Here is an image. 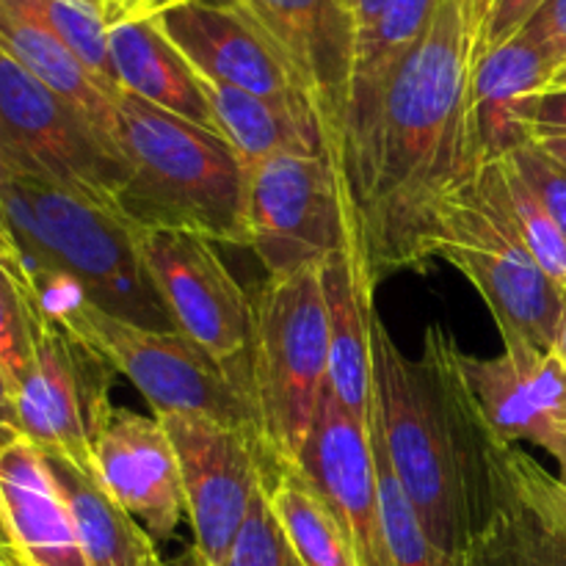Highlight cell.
<instances>
[{
  "mask_svg": "<svg viewBox=\"0 0 566 566\" xmlns=\"http://www.w3.org/2000/svg\"><path fill=\"white\" fill-rule=\"evenodd\" d=\"M475 50L459 0H442L423 42L387 94L368 175L357 191L374 276L420 269L429 227L448 191L484 160L470 114Z\"/></svg>",
  "mask_w": 566,
  "mask_h": 566,
  "instance_id": "cell-1",
  "label": "cell"
},
{
  "mask_svg": "<svg viewBox=\"0 0 566 566\" xmlns=\"http://www.w3.org/2000/svg\"><path fill=\"white\" fill-rule=\"evenodd\" d=\"M459 352L457 337L431 324L423 357L409 359L370 304L374 412L392 468L431 542L464 566L490 517V431L464 385Z\"/></svg>",
  "mask_w": 566,
  "mask_h": 566,
  "instance_id": "cell-2",
  "label": "cell"
},
{
  "mask_svg": "<svg viewBox=\"0 0 566 566\" xmlns=\"http://www.w3.org/2000/svg\"><path fill=\"white\" fill-rule=\"evenodd\" d=\"M116 153L125 186L116 205L136 227H180L241 247L247 166L213 130L136 94L116 97Z\"/></svg>",
  "mask_w": 566,
  "mask_h": 566,
  "instance_id": "cell-3",
  "label": "cell"
},
{
  "mask_svg": "<svg viewBox=\"0 0 566 566\" xmlns=\"http://www.w3.org/2000/svg\"><path fill=\"white\" fill-rule=\"evenodd\" d=\"M0 221L33 263L72 276L99 310L175 329L142 263L138 227L116 202L0 171Z\"/></svg>",
  "mask_w": 566,
  "mask_h": 566,
  "instance_id": "cell-4",
  "label": "cell"
},
{
  "mask_svg": "<svg viewBox=\"0 0 566 566\" xmlns=\"http://www.w3.org/2000/svg\"><path fill=\"white\" fill-rule=\"evenodd\" d=\"M429 258L448 260L479 291L503 346L556 352L566 293L520 235L501 160L481 164L437 205Z\"/></svg>",
  "mask_w": 566,
  "mask_h": 566,
  "instance_id": "cell-5",
  "label": "cell"
},
{
  "mask_svg": "<svg viewBox=\"0 0 566 566\" xmlns=\"http://www.w3.org/2000/svg\"><path fill=\"white\" fill-rule=\"evenodd\" d=\"M324 265L269 276L254 298L252 396L274 479L296 468L329 390Z\"/></svg>",
  "mask_w": 566,
  "mask_h": 566,
  "instance_id": "cell-6",
  "label": "cell"
},
{
  "mask_svg": "<svg viewBox=\"0 0 566 566\" xmlns=\"http://www.w3.org/2000/svg\"><path fill=\"white\" fill-rule=\"evenodd\" d=\"M50 321L94 348L116 374L127 376L158 418L213 420L260 440L252 387L177 329H147L116 318L86 293Z\"/></svg>",
  "mask_w": 566,
  "mask_h": 566,
  "instance_id": "cell-7",
  "label": "cell"
},
{
  "mask_svg": "<svg viewBox=\"0 0 566 566\" xmlns=\"http://www.w3.org/2000/svg\"><path fill=\"white\" fill-rule=\"evenodd\" d=\"M243 241L269 276L324 265L363 243L348 171L329 155H274L247 166Z\"/></svg>",
  "mask_w": 566,
  "mask_h": 566,
  "instance_id": "cell-8",
  "label": "cell"
},
{
  "mask_svg": "<svg viewBox=\"0 0 566 566\" xmlns=\"http://www.w3.org/2000/svg\"><path fill=\"white\" fill-rule=\"evenodd\" d=\"M142 263L180 335L252 387L254 302L213 238L180 227H138Z\"/></svg>",
  "mask_w": 566,
  "mask_h": 566,
  "instance_id": "cell-9",
  "label": "cell"
},
{
  "mask_svg": "<svg viewBox=\"0 0 566 566\" xmlns=\"http://www.w3.org/2000/svg\"><path fill=\"white\" fill-rule=\"evenodd\" d=\"M0 171L116 202L125 166L70 103L0 50Z\"/></svg>",
  "mask_w": 566,
  "mask_h": 566,
  "instance_id": "cell-10",
  "label": "cell"
},
{
  "mask_svg": "<svg viewBox=\"0 0 566 566\" xmlns=\"http://www.w3.org/2000/svg\"><path fill=\"white\" fill-rule=\"evenodd\" d=\"M111 365L44 315L33 335V365L14 392L25 440L92 464V448L111 412Z\"/></svg>",
  "mask_w": 566,
  "mask_h": 566,
  "instance_id": "cell-11",
  "label": "cell"
},
{
  "mask_svg": "<svg viewBox=\"0 0 566 566\" xmlns=\"http://www.w3.org/2000/svg\"><path fill=\"white\" fill-rule=\"evenodd\" d=\"M160 420L180 464L193 545L210 566H219L247 520L254 492L274 481V470L260 440L247 431L175 415Z\"/></svg>",
  "mask_w": 566,
  "mask_h": 566,
  "instance_id": "cell-12",
  "label": "cell"
},
{
  "mask_svg": "<svg viewBox=\"0 0 566 566\" xmlns=\"http://www.w3.org/2000/svg\"><path fill=\"white\" fill-rule=\"evenodd\" d=\"M490 431V429H486ZM490 517L464 566H566V481L486 434Z\"/></svg>",
  "mask_w": 566,
  "mask_h": 566,
  "instance_id": "cell-13",
  "label": "cell"
},
{
  "mask_svg": "<svg viewBox=\"0 0 566 566\" xmlns=\"http://www.w3.org/2000/svg\"><path fill=\"white\" fill-rule=\"evenodd\" d=\"M285 59L346 166V111L357 28L346 0H235ZM348 171V169H346Z\"/></svg>",
  "mask_w": 566,
  "mask_h": 566,
  "instance_id": "cell-14",
  "label": "cell"
},
{
  "mask_svg": "<svg viewBox=\"0 0 566 566\" xmlns=\"http://www.w3.org/2000/svg\"><path fill=\"white\" fill-rule=\"evenodd\" d=\"M464 385L495 440L539 448L566 481V365L556 352L503 346L497 357L459 352Z\"/></svg>",
  "mask_w": 566,
  "mask_h": 566,
  "instance_id": "cell-15",
  "label": "cell"
},
{
  "mask_svg": "<svg viewBox=\"0 0 566 566\" xmlns=\"http://www.w3.org/2000/svg\"><path fill=\"white\" fill-rule=\"evenodd\" d=\"M368 426L354 418L335 392L326 390L296 468L337 514L359 566H396L381 520Z\"/></svg>",
  "mask_w": 566,
  "mask_h": 566,
  "instance_id": "cell-16",
  "label": "cell"
},
{
  "mask_svg": "<svg viewBox=\"0 0 566 566\" xmlns=\"http://www.w3.org/2000/svg\"><path fill=\"white\" fill-rule=\"evenodd\" d=\"M155 22L202 77L260 97L310 103L285 59L235 0H188Z\"/></svg>",
  "mask_w": 566,
  "mask_h": 566,
  "instance_id": "cell-17",
  "label": "cell"
},
{
  "mask_svg": "<svg viewBox=\"0 0 566 566\" xmlns=\"http://www.w3.org/2000/svg\"><path fill=\"white\" fill-rule=\"evenodd\" d=\"M92 468L155 542L175 539L186 501L175 446L158 415L114 409L94 440Z\"/></svg>",
  "mask_w": 566,
  "mask_h": 566,
  "instance_id": "cell-18",
  "label": "cell"
},
{
  "mask_svg": "<svg viewBox=\"0 0 566 566\" xmlns=\"http://www.w3.org/2000/svg\"><path fill=\"white\" fill-rule=\"evenodd\" d=\"M0 556L6 566H88L44 453L25 437L0 448Z\"/></svg>",
  "mask_w": 566,
  "mask_h": 566,
  "instance_id": "cell-19",
  "label": "cell"
},
{
  "mask_svg": "<svg viewBox=\"0 0 566 566\" xmlns=\"http://www.w3.org/2000/svg\"><path fill=\"white\" fill-rule=\"evenodd\" d=\"M442 0H390L379 20L357 36L346 111V169L354 202L368 175L374 138L392 81L423 42Z\"/></svg>",
  "mask_w": 566,
  "mask_h": 566,
  "instance_id": "cell-20",
  "label": "cell"
},
{
  "mask_svg": "<svg viewBox=\"0 0 566 566\" xmlns=\"http://www.w3.org/2000/svg\"><path fill=\"white\" fill-rule=\"evenodd\" d=\"M321 276L329 315V390L354 418L368 426L374 415L370 304L376 276L365 243L332 254Z\"/></svg>",
  "mask_w": 566,
  "mask_h": 566,
  "instance_id": "cell-21",
  "label": "cell"
},
{
  "mask_svg": "<svg viewBox=\"0 0 566 566\" xmlns=\"http://www.w3.org/2000/svg\"><path fill=\"white\" fill-rule=\"evenodd\" d=\"M556 70V61L525 36H514L512 42L490 50L475 64L470 114L484 164L503 160L514 149L534 142L528 105L551 86Z\"/></svg>",
  "mask_w": 566,
  "mask_h": 566,
  "instance_id": "cell-22",
  "label": "cell"
},
{
  "mask_svg": "<svg viewBox=\"0 0 566 566\" xmlns=\"http://www.w3.org/2000/svg\"><path fill=\"white\" fill-rule=\"evenodd\" d=\"M199 81L213 111L216 133L235 149L243 166L274 155H329L343 166L324 119L304 99L260 97L202 75Z\"/></svg>",
  "mask_w": 566,
  "mask_h": 566,
  "instance_id": "cell-23",
  "label": "cell"
},
{
  "mask_svg": "<svg viewBox=\"0 0 566 566\" xmlns=\"http://www.w3.org/2000/svg\"><path fill=\"white\" fill-rule=\"evenodd\" d=\"M108 50L122 92L216 133L199 72L164 36L158 22H116L108 28Z\"/></svg>",
  "mask_w": 566,
  "mask_h": 566,
  "instance_id": "cell-24",
  "label": "cell"
},
{
  "mask_svg": "<svg viewBox=\"0 0 566 566\" xmlns=\"http://www.w3.org/2000/svg\"><path fill=\"white\" fill-rule=\"evenodd\" d=\"M42 453L70 509L88 566H164L155 547L158 542L105 490L92 464L55 451Z\"/></svg>",
  "mask_w": 566,
  "mask_h": 566,
  "instance_id": "cell-25",
  "label": "cell"
},
{
  "mask_svg": "<svg viewBox=\"0 0 566 566\" xmlns=\"http://www.w3.org/2000/svg\"><path fill=\"white\" fill-rule=\"evenodd\" d=\"M0 50H6L17 64L25 66L50 92L70 103L92 125V130L103 138L105 147L119 158L114 142L116 99L94 81L92 72L77 61V55L53 31H48L36 17L25 14L6 0H0Z\"/></svg>",
  "mask_w": 566,
  "mask_h": 566,
  "instance_id": "cell-26",
  "label": "cell"
},
{
  "mask_svg": "<svg viewBox=\"0 0 566 566\" xmlns=\"http://www.w3.org/2000/svg\"><path fill=\"white\" fill-rule=\"evenodd\" d=\"M269 497L304 566H359L340 520L302 470H280L269 484Z\"/></svg>",
  "mask_w": 566,
  "mask_h": 566,
  "instance_id": "cell-27",
  "label": "cell"
},
{
  "mask_svg": "<svg viewBox=\"0 0 566 566\" xmlns=\"http://www.w3.org/2000/svg\"><path fill=\"white\" fill-rule=\"evenodd\" d=\"M42 318V304H39L20 243L3 224V232H0V368L9 376L14 392L31 374L33 335Z\"/></svg>",
  "mask_w": 566,
  "mask_h": 566,
  "instance_id": "cell-28",
  "label": "cell"
},
{
  "mask_svg": "<svg viewBox=\"0 0 566 566\" xmlns=\"http://www.w3.org/2000/svg\"><path fill=\"white\" fill-rule=\"evenodd\" d=\"M6 3L36 17L48 31H53L77 55V61L92 72L94 81L111 97H119L122 88L108 50L105 0H6Z\"/></svg>",
  "mask_w": 566,
  "mask_h": 566,
  "instance_id": "cell-29",
  "label": "cell"
},
{
  "mask_svg": "<svg viewBox=\"0 0 566 566\" xmlns=\"http://www.w3.org/2000/svg\"><path fill=\"white\" fill-rule=\"evenodd\" d=\"M501 166L520 235L528 243L531 254L545 269V274L566 293V238L562 227L556 224L551 210L536 197L534 188L525 182V177L509 160H501Z\"/></svg>",
  "mask_w": 566,
  "mask_h": 566,
  "instance_id": "cell-30",
  "label": "cell"
},
{
  "mask_svg": "<svg viewBox=\"0 0 566 566\" xmlns=\"http://www.w3.org/2000/svg\"><path fill=\"white\" fill-rule=\"evenodd\" d=\"M219 566H304L271 509L265 484L254 492L247 520Z\"/></svg>",
  "mask_w": 566,
  "mask_h": 566,
  "instance_id": "cell-31",
  "label": "cell"
},
{
  "mask_svg": "<svg viewBox=\"0 0 566 566\" xmlns=\"http://www.w3.org/2000/svg\"><path fill=\"white\" fill-rule=\"evenodd\" d=\"M503 160H509V164L525 177V182L534 188L536 197L542 199V205L551 210V216L556 219V224L562 227L566 238V166L553 160L551 155H547L545 149L536 147L534 142L514 149V153L506 155Z\"/></svg>",
  "mask_w": 566,
  "mask_h": 566,
  "instance_id": "cell-32",
  "label": "cell"
},
{
  "mask_svg": "<svg viewBox=\"0 0 566 566\" xmlns=\"http://www.w3.org/2000/svg\"><path fill=\"white\" fill-rule=\"evenodd\" d=\"M545 3L547 0H495L490 20H486L484 36H481L479 61L484 59L490 50L512 42V39L528 25L531 17H534Z\"/></svg>",
  "mask_w": 566,
  "mask_h": 566,
  "instance_id": "cell-33",
  "label": "cell"
},
{
  "mask_svg": "<svg viewBox=\"0 0 566 566\" xmlns=\"http://www.w3.org/2000/svg\"><path fill=\"white\" fill-rule=\"evenodd\" d=\"M517 36L545 50L558 66L566 64V0H547Z\"/></svg>",
  "mask_w": 566,
  "mask_h": 566,
  "instance_id": "cell-34",
  "label": "cell"
},
{
  "mask_svg": "<svg viewBox=\"0 0 566 566\" xmlns=\"http://www.w3.org/2000/svg\"><path fill=\"white\" fill-rule=\"evenodd\" d=\"M528 125L539 133H566V88H545L528 105Z\"/></svg>",
  "mask_w": 566,
  "mask_h": 566,
  "instance_id": "cell-35",
  "label": "cell"
},
{
  "mask_svg": "<svg viewBox=\"0 0 566 566\" xmlns=\"http://www.w3.org/2000/svg\"><path fill=\"white\" fill-rule=\"evenodd\" d=\"M188 3V0H116L105 9L108 17V28L116 22H136V20H155L164 11L175 9V6Z\"/></svg>",
  "mask_w": 566,
  "mask_h": 566,
  "instance_id": "cell-36",
  "label": "cell"
},
{
  "mask_svg": "<svg viewBox=\"0 0 566 566\" xmlns=\"http://www.w3.org/2000/svg\"><path fill=\"white\" fill-rule=\"evenodd\" d=\"M20 418H17V403H14V390H11V381L6 376V370L0 368V448H6L9 442L20 440Z\"/></svg>",
  "mask_w": 566,
  "mask_h": 566,
  "instance_id": "cell-37",
  "label": "cell"
},
{
  "mask_svg": "<svg viewBox=\"0 0 566 566\" xmlns=\"http://www.w3.org/2000/svg\"><path fill=\"white\" fill-rule=\"evenodd\" d=\"M462 6L464 22H468L470 39H473V50H475V64H479V48H481V36H484L486 20L492 14V6L495 0H459Z\"/></svg>",
  "mask_w": 566,
  "mask_h": 566,
  "instance_id": "cell-38",
  "label": "cell"
},
{
  "mask_svg": "<svg viewBox=\"0 0 566 566\" xmlns=\"http://www.w3.org/2000/svg\"><path fill=\"white\" fill-rule=\"evenodd\" d=\"M387 6H390V0H348V9H352L357 36L368 31V28L379 20L381 11H385Z\"/></svg>",
  "mask_w": 566,
  "mask_h": 566,
  "instance_id": "cell-39",
  "label": "cell"
},
{
  "mask_svg": "<svg viewBox=\"0 0 566 566\" xmlns=\"http://www.w3.org/2000/svg\"><path fill=\"white\" fill-rule=\"evenodd\" d=\"M534 144L545 149L553 160L566 166V133H539V136H534Z\"/></svg>",
  "mask_w": 566,
  "mask_h": 566,
  "instance_id": "cell-40",
  "label": "cell"
},
{
  "mask_svg": "<svg viewBox=\"0 0 566 566\" xmlns=\"http://www.w3.org/2000/svg\"><path fill=\"white\" fill-rule=\"evenodd\" d=\"M169 566H210V564H208V558L197 551V545H191V547H186V551H182Z\"/></svg>",
  "mask_w": 566,
  "mask_h": 566,
  "instance_id": "cell-41",
  "label": "cell"
},
{
  "mask_svg": "<svg viewBox=\"0 0 566 566\" xmlns=\"http://www.w3.org/2000/svg\"><path fill=\"white\" fill-rule=\"evenodd\" d=\"M556 354H558V357H562V363L566 365V296H564L562 326H558V337H556Z\"/></svg>",
  "mask_w": 566,
  "mask_h": 566,
  "instance_id": "cell-42",
  "label": "cell"
},
{
  "mask_svg": "<svg viewBox=\"0 0 566 566\" xmlns=\"http://www.w3.org/2000/svg\"><path fill=\"white\" fill-rule=\"evenodd\" d=\"M547 88H566V64L558 66L556 75H553L551 86H547Z\"/></svg>",
  "mask_w": 566,
  "mask_h": 566,
  "instance_id": "cell-43",
  "label": "cell"
},
{
  "mask_svg": "<svg viewBox=\"0 0 566 566\" xmlns=\"http://www.w3.org/2000/svg\"><path fill=\"white\" fill-rule=\"evenodd\" d=\"M111 3H116V0H105V9H108V6H111Z\"/></svg>",
  "mask_w": 566,
  "mask_h": 566,
  "instance_id": "cell-44",
  "label": "cell"
},
{
  "mask_svg": "<svg viewBox=\"0 0 566 566\" xmlns=\"http://www.w3.org/2000/svg\"><path fill=\"white\" fill-rule=\"evenodd\" d=\"M0 566H6V564H3V556H0Z\"/></svg>",
  "mask_w": 566,
  "mask_h": 566,
  "instance_id": "cell-45",
  "label": "cell"
},
{
  "mask_svg": "<svg viewBox=\"0 0 566 566\" xmlns=\"http://www.w3.org/2000/svg\"><path fill=\"white\" fill-rule=\"evenodd\" d=\"M0 232H3V221H0Z\"/></svg>",
  "mask_w": 566,
  "mask_h": 566,
  "instance_id": "cell-46",
  "label": "cell"
},
{
  "mask_svg": "<svg viewBox=\"0 0 566 566\" xmlns=\"http://www.w3.org/2000/svg\"><path fill=\"white\" fill-rule=\"evenodd\" d=\"M346 3H348V0H346Z\"/></svg>",
  "mask_w": 566,
  "mask_h": 566,
  "instance_id": "cell-47",
  "label": "cell"
}]
</instances>
